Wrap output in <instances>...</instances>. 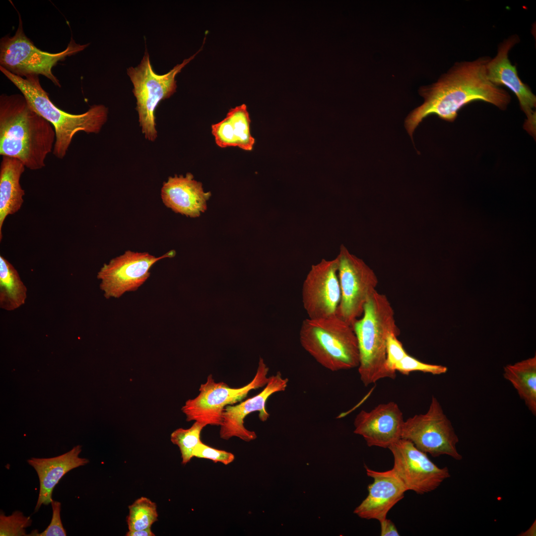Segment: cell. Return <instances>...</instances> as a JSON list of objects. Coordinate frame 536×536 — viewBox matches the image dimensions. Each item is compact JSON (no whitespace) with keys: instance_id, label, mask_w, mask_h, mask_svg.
Masks as SVG:
<instances>
[{"instance_id":"6da1fadb","label":"cell","mask_w":536,"mask_h":536,"mask_svg":"<svg viewBox=\"0 0 536 536\" xmlns=\"http://www.w3.org/2000/svg\"><path fill=\"white\" fill-rule=\"evenodd\" d=\"M491 58L484 56L471 61L457 62L435 83L419 90L424 102L412 111L405 120V127L412 139L416 128L427 117L435 115L452 122L458 111L476 101L506 110L511 102L509 93L487 79L486 65Z\"/></svg>"},{"instance_id":"7a4b0ae2","label":"cell","mask_w":536,"mask_h":536,"mask_svg":"<svg viewBox=\"0 0 536 536\" xmlns=\"http://www.w3.org/2000/svg\"><path fill=\"white\" fill-rule=\"evenodd\" d=\"M53 125L22 94L0 96V155L16 158L31 170L45 166L56 141Z\"/></svg>"},{"instance_id":"3957f363","label":"cell","mask_w":536,"mask_h":536,"mask_svg":"<svg viewBox=\"0 0 536 536\" xmlns=\"http://www.w3.org/2000/svg\"><path fill=\"white\" fill-rule=\"evenodd\" d=\"M0 70L19 90L32 109L53 125L56 135L53 153L59 159L65 157L76 133L98 134L107 121L108 109L104 105H92L82 114L67 113L51 100L40 84L39 75L21 77L0 66Z\"/></svg>"},{"instance_id":"277c9868","label":"cell","mask_w":536,"mask_h":536,"mask_svg":"<svg viewBox=\"0 0 536 536\" xmlns=\"http://www.w3.org/2000/svg\"><path fill=\"white\" fill-rule=\"evenodd\" d=\"M361 316L352 325L358 344L361 381L368 386L383 378L394 379L386 367V344L389 336H398L400 330L387 296L375 291L364 305Z\"/></svg>"},{"instance_id":"5b68a950","label":"cell","mask_w":536,"mask_h":536,"mask_svg":"<svg viewBox=\"0 0 536 536\" xmlns=\"http://www.w3.org/2000/svg\"><path fill=\"white\" fill-rule=\"evenodd\" d=\"M302 347L321 365L331 371L358 367V341L351 326L337 315L307 318L299 332Z\"/></svg>"},{"instance_id":"8992f818","label":"cell","mask_w":536,"mask_h":536,"mask_svg":"<svg viewBox=\"0 0 536 536\" xmlns=\"http://www.w3.org/2000/svg\"><path fill=\"white\" fill-rule=\"evenodd\" d=\"M201 49L164 74H158L154 71L146 49L139 64L127 69V74L133 84V92L136 100L138 122L146 139L154 141L157 137L155 111L161 101L170 98L176 91V76Z\"/></svg>"},{"instance_id":"52a82bcc","label":"cell","mask_w":536,"mask_h":536,"mask_svg":"<svg viewBox=\"0 0 536 536\" xmlns=\"http://www.w3.org/2000/svg\"><path fill=\"white\" fill-rule=\"evenodd\" d=\"M19 24L15 34L6 35L0 40V66L21 77L42 75L56 86L61 87L52 68L60 61L84 50L89 44L80 45L71 38L67 48L57 53L44 52L37 48L25 35L18 12Z\"/></svg>"},{"instance_id":"ba28073f","label":"cell","mask_w":536,"mask_h":536,"mask_svg":"<svg viewBox=\"0 0 536 536\" xmlns=\"http://www.w3.org/2000/svg\"><path fill=\"white\" fill-rule=\"evenodd\" d=\"M268 367L260 357L255 377L242 387L232 388L223 382H216L209 374L205 383L201 385L197 397L187 400L181 410L187 421H198L205 424L220 426L222 412L226 405L241 402L253 390L265 386L269 379Z\"/></svg>"},{"instance_id":"9c48e42d","label":"cell","mask_w":536,"mask_h":536,"mask_svg":"<svg viewBox=\"0 0 536 536\" xmlns=\"http://www.w3.org/2000/svg\"><path fill=\"white\" fill-rule=\"evenodd\" d=\"M401 438L410 441L418 449L433 457L447 455L457 461L463 459L457 449L459 438L434 396L426 413L404 421Z\"/></svg>"},{"instance_id":"30bf717a","label":"cell","mask_w":536,"mask_h":536,"mask_svg":"<svg viewBox=\"0 0 536 536\" xmlns=\"http://www.w3.org/2000/svg\"><path fill=\"white\" fill-rule=\"evenodd\" d=\"M336 258L341 292L336 315L352 327L362 315L369 298L376 291L378 280L374 271L343 245Z\"/></svg>"},{"instance_id":"8fae6325","label":"cell","mask_w":536,"mask_h":536,"mask_svg":"<svg viewBox=\"0 0 536 536\" xmlns=\"http://www.w3.org/2000/svg\"><path fill=\"white\" fill-rule=\"evenodd\" d=\"M388 449L394 457L392 469L407 491L424 494L436 489L450 477L448 468H440L409 440L401 438Z\"/></svg>"},{"instance_id":"7c38bea8","label":"cell","mask_w":536,"mask_h":536,"mask_svg":"<svg viewBox=\"0 0 536 536\" xmlns=\"http://www.w3.org/2000/svg\"><path fill=\"white\" fill-rule=\"evenodd\" d=\"M175 255L174 250L158 257L147 252L126 251L105 264L98 272L100 288L107 299L119 298L125 292L134 291L149 278L150 269L154 264Z\"/></svg>"},{"instance_id":"4fadbf2b","label":"cell","mask_w":536,"mask_h":536,"mask_svg":"<svg viewBox=\"0 0 536 536\" xmlns=\"http://www.w3.org/2000/svg\"><path fill=\"white\" fill-rule=\"evenodd\" d=\"M341 292L337 258L322 259L313 265L303 284L302 299L308 318H327L336 315Z\"/></svg>"},{"instance_id":"5bb4252c","label":"cell","mask_w":536,"mask_h":536,"mask_svg":"<svg viewBox=\"0 0 536 536\" xmlns=\"http://www.w3.org/2000/svg\"><path fill=\"white\" fill-rule=\"evenodd\" d=\"M517 34L505 39L498 46L496 55L490 58L486 65V74L490 82L497 86H505L516 96L521 110L527 120L524 124L525 130L532 136L536 135V96L529 85L519 77L516 67L511 64L508 54L510 50L519 42Z\"/></svg>"},{"instance_id":"9a60e30c","label":"cell","mask_w":536,"mask_h":536,"mask_svg":"<svg viewBox=\"0 0 536 536\" xmlns=\"http://www.w3.org/2000/svg\"><path fill=\"white\" fill-rule=\"evenodd\" d=\"M288 383V379L283 378L278 371L269 377L264 389L257 395L238 404L226 405L222 412L219 432L220 438L228 440L235 437L245 442L256 439V433L245 427L244 418L252 412L259 411L261 421H267L270 415L266 407L268 399L275 393L284 391Z\"/></svg>"},{"instance_id":"2e32d148","label":"cell","mask_w":536,"mask_h":536,"mask_svg":"<svg viewBox=\"0 0 536 536\" xmlns=\"http://www.w3.org/2000/svg\"><path fill=\"white\" fill-rule=\"evenodd\" d=\"M403 414L395 402L381 403L370 411H360L354 420V433L362 436L369 447L388 448L401 438Z\"/></svg>"},{"instance_id":"e0dca14e","label":"cell","mask_w":536,"mask_h":536,"mask_svg":"<svg viewBox=\"0 0 536 536\" xmlns=\"http://www.w3.org/2000/svg\"><path fill=\"white\" fill-rule=\"evenodd\" d=\"M367 475L373 479L368 486L367 496L354 510L362 519L380 522L387 518L389 511L404 496L407 490L392 469L378 471L365 466Z\"/></svg>"},{"instance_id":"ac0fdd59","label":"cell","mask_w":536,"mask_h":536,"mask_svg":"<svg viewBox=\"0 0 536 536\" xmlns=\"http://www.w3.org/2000/svg\"><path fill=\"white\" fill-rule=\"evenodd\" d=\"M210 196V192H205L202 183L195 180L190 173L185 176L169 177L161 190V199L166 207L192 218L205 211Z\"/></svg>"},{"instance_id":"d6986e66","label":"cell","mask_w":536,"mask_h":536,"mask_svg":"<svg viewBox=\"0 0 536 536\" xmlns=\"http://www.w3.org/2000/svg\"><path fill=\"white\" fill-rule=\"evenodd\" d=\"M81 446L77 445L62 455L49 458H32L27 462L36 470L40 483L38 500L35 508L37 512L42 505L51 503L53 491L59 480L67 472L89 463L80 458Z\"/></svg>"},{"instance_id":"ffe728a7","label":"cell","mask_w":536,"mask_h":536,"mask_svg":"<svg viewBox=\"0 0 536 536\" xmlns=\"http://www.w3.org/2000/svg\"><path fill=\"white\" fill-rule=\"evenodd\" d=\"M25 166L18 159L2 156L0 166V241L2 229L7 216L14 214L21 208L25 195L20 184Z\"/></svg>"},{"instance_id":"44dd1931","label":"cell","mask_w":536,"mask_h":536,"mask_svg":"<svg viewBox=\"0 0 536 536\" xmlns=\"http://www.w3.org/2000/svg\"><path fill=\"white\" fill-rule=\"evenodd\" d=\"M503 376L511 383L529 409L536 415V356L505 366Z\"/></svg>"},{"instance_id":"7402d4cb","label":"cell","mask_w":536,"mask_h":536,"mask_svg":"<svg viewBox=\"0 0 536 536\" xmlns=\"http://www.w3.org/2000/svg\"><path fill=\"white\" fill-rule=\"evenodd\" d=\"M27 298V288L16 269L0 256V307L11 311L22 306Z\"/></svg>"},{"instance_id":"603a6c76","label":"cell","mask_w":536,"mask_h":536,"mask_svg":"<svg viewBox=\"0 0 536 536\" xmlns=\"http://www.w3.org/2000/svg\"><path fill=\"white\" fill-rule=\"evenodd\" d=\"M127 517L129 530H141L151 528L158 520L156 503L146 497L137 499L129 506Z\"/></svg>"},{"instance_id":"cb8c5ba5","label":"cell","mask_w":536,"mask_h":536,"mask_svg":"<svg viewBox=\"0 0 536 536\" xmlns=\"http://www.w3.org/2000/svg\"><path fill=\"white\" fill-rule=\"evenodd\" d=\"M226 116L232 124L237 141V147L244 150H251L255 139L250 132L251 120L247 106L243 104L231 108Z\"/></svg>"},{"instance_id":"d4e9b609","label":"cell","mask_w":536,"mask_h":536,"mask_svg":"<svg viewBox=\"0 0 536 536\" xmlns=\"http://www.w3.org/2000/svg\"><path fill=\"white\" fill-rule=\"evenodd\" d=\"M205 426V424L195 421L190 428H178L171 433V441L179 448L183 464H187L194 457L193 451L201 441V433Z\"/></svg>"},{"instance_id":"484cf974","label":"cell","mask_w":536,"mask_h":536,"mask_svg":"<svg viewBox=\"0 0 536 536\" xmlns=\"http://www.w3.org/2000/svg\"><path fill=\"white\" fill-rule=\"evenodd\" d=\"M32 524L30 517L24 516L23 513L16 510L9 516H6L2 511L0 514V536H28L26 529Z\"/></svg>"},{"instance_id":"4316f807","label":"cell","mask_w":536,"mask_h":536,"mask_svg":"<svg viewBox=\"0 0 536 536\" xmlns=\"http://www.w3.org/2000/svg\"><path fill=\"white\" fill-rule=\"evenodd\" d=\"M395 370L406 375L415 371L440 375L445 373L448 369L444 366L424 363L407 354L397 364Z\"/></svg>"},{"instance_id":"83f0119b","label":"cell","mask_w":536,"mask_h":536,"mask_svg":"<svg viewBox=\"0 0 536 536\" xmlns=\"http://www.w3.org/2000/svg\"><path fill=\"white\" fill-rule=\"evenodd\" d=\"M211 133L216 144L221 148L237 146L232 124L227 117L211 126Z\"/></svg>"},{"instance_id":"f1b7e54d","label":"cell","mask_w":536,"mask_h":536,"mask_svg":"<svg viewBox=\"0 0 536 536\" xmlns=\"http://www.w3.org/2000/svg\"><path fill=\"white\" fill-rule=\"evenodd\" d=\"M395 334L390 335L386 344V367L389 372L395 378V368L407 354L402 343L398 339Z\"/></svg>"},{"instance_id":"f546056e","label":"cell","mask_w":536,"mask_h":536,"mask_svg":"<svg viewBox=\"0 0 536 536\" xmlns=\"http://www.w3.org/2000/svg\"><path fill=\"white\" fill-rule=\"evenodd\" d=\"M193 457L211 460L215 463L220 462L227 465L235 459L234 455L224 450L213 448L201 441L195 448Z\"/></svg>"},{"instance_id":"4dcf8cb0","label":"cell","mask_w":536,"mask_h":536,"mask_svg":"<svg viewBox=\"0 0 536 536\" xmlns=\"http://www.w3.org/2000/svg\"><path fill=\"white\" fill-rule=\"evenodd\" d=\"M51 505L53 510L52 518L50 524L42 533H39L37 530L32 531L28 536H65L67 533L63 527L61 518V503L52 500Z\"/></svg>"},{"instance_id":"1f68e13d","label":"cell","mask_w":536,"mask_h":536,"mask_svg":"<svg viewBox=\"0 0 536 536\" xmlns=\"http://www.w3.org/2000/svg\"><path fill=\"white\" fill-rule=\"evenodd\" d=\"M381 525V536H399L400 534L394 523L390 520L386 518L380 522Z\"/></svg>"},{"instance_id":"d6a6232c","label":"cell","mask_w":536,"mask_h":536,"mask_svg":"<svg viewBox=\"0 0 536 536\" xmlns=\"http://www.w3.org/2000/svg\"><path fill=\"white\" fill-rule=\"evenodd\" d=\"M126 536H154L155 535L151 531L150 528L141 530H129L126 534Z\"/></svg>"}]
</instances>
